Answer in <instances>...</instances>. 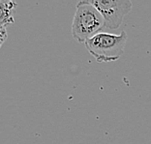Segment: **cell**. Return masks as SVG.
<instances>
[{"label": "cell", "mask_w": 151, "mask_h": 144, "mask_svg": "<svg viewBox=\"0 0 151 144\" xmlns=\"http://www.w3.org/2000/svg\"><path fill=\"white\" fill-rule=\"evenodd\" d=\"M16 8V2L0 0V26L6 27L7 25L15 22L14 11Z\"/></svg>", "instance_id": "277c9868"}, {"label": "cell", "mask_w": 151, "mask_h": 144, "mask_svg": "<svg viewBox=\"0 0 151 144\" xmlns=\"http://www.w3.org/2000/svg\"><path fill=\"white\" fill-rule=\"evenodd\" d=\"M105 27V21L101 14L88 0L78 2L72 23V36L78 43L87 40L100 33Z\"/></svg>", "instance_id": "6da1fadb"}, {"label": "cell", "mask_w": 151, "mask_h": 144, "mask_svg": "<svg viewBox=\"0 0 151 144\" xmlns=\"http://www.w3.org/2000/svg\"><path fill=\"white\" fill-rule=\"evenodd\" d=\"M127 33L122 31L118 35L100 32L84 43L88 52L98 63L113 62L118 60L124 52Z\"/></svg>", "instance_id": "7a4b0ae2"}, {"label": "cell", "mask_w": 151, "mask_h": 144, "mask_svg": "<svg viewBox=\"0 0 151 144\" xmlns=\"http://www.w3.org/2000/svg\"><path fill=\"white\" fill-rule=\"evenodd\" d=\"M88 2L101 14L105 27L109 29H117L124 16L132 10L130 0H88Z\"/></svg>", "instance_id": "3957f363"}, {"label": "cell", "mask_w": 151, "mask_h": 144, "mask_svg": "<svg viewBox=\"0 0 151 144\" xmlns=\"http://www.w3.org/2000/svg\"><path fill=\"white\" fill-rule=\"evenodd\" d=\"M8 38V33H7L6 27L0 26V47L3 46V44L5 43V41Z\"/></svg>", "instance_id": "5b68a950"}]
</instances>
